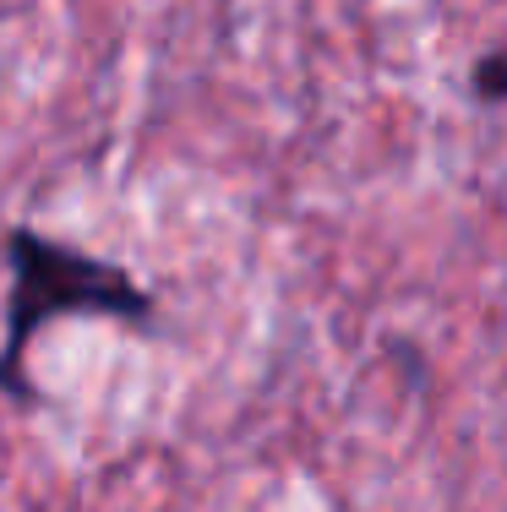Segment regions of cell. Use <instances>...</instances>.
I'll use <instances>...</instances> for the list:
<instances>
[{
    "mask_svg": "<svg viewBox=\"0 0 507 512\" xmlns=\"http://www.w3.org/2000/svg\"><path fill=\"white\" fill-rule=\"evenodd\" d=\"M469 82H475V99H480V104H502V99H507V55L491 50V55L475 66V77H469Z\"/></svg>",
    "mask_w": 507,
    "mask_h": 512,
    "instance_id": "7a4b0ae2",
    "label": "cell"
},
{
    "mask_svg": "<svg viewBox=\"0 0 507 512\" xmlns=\"http://www.w3.org/2000/svg\"><path fill=\"white\" fill-rule=\"evenodd\" d=\"M6 267H11V289H6V344H0V393L17 398V404H33L22 360L50 322H60V316L148 322L153 316V295L126 267L77 246H60V240L39 235L28 224L6 229Z\"/></svg>",
    "mask_w": 507,
    "mask_h": 512,
    "instance_id": "6da1fadb",
    "label": "cell"
}]
</instances>
